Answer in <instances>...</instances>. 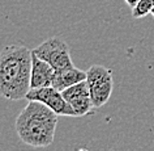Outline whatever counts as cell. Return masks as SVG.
Returning a JSON list of instances; mask_svg holds the SVG:
<instances>
[{
  "mask_svg": "<svg viewBox=\"0 0 154 151\" xmlns=\"http://www.w3.org/2000/svg\"><path fill=\"white\" fill-rule=\"evenodd\" d=\"M32 50L9 45L0 51V96L18 101L32 90Z\"/></svg>",
  "mask_w": 154,
  "mask_h": 151,
  "instance_id": "cell-1",
  "label": "cell"
},
{
  "mask_svg": "<svg viewBox=\"0 0 154 151\" xmlns=\"http://www.w3.org/2000/svg\"><path fill=\"white\" fill-rule=\"evenodd\" d=\"M57 114L41 101L29 100L26 107L17 116L14 127L17 135L25 145L43 149L55 138Z\"/></svg>",
  "mask_w": 154,
  "mask_h": 151,
  "instance_id": "cell-2",
  "label": "cell"
},
{
  "mask_svg": "<svg viewBox=\"0 0 154 151\" xmlns=\"http://www.w3.org/2000/svg\"><path fill=\"white\" fill-rule=\"evenodd\" d=\"M86 82L89 86L93 108L103 107L112 94V71L105 66L94 64L86 71Z\"/></svg>",
  "mask_w": 154,
  "mask_h": 151,
  "instance_id": "cell-3",
  "label": "cell"
},
{
  "mask_svg": "<svg viewBox=\"0 0 154 151\" xmlns=\"http://www.w3.org/2000/svg\"><path fill=\"white\" fill-rule=\"evenodd\" d=\"M33 53L41 59L51 64L55 71L73 67V62L67 42L59 37H50L45 40L39 46H37L33 50Z\"/></svg>",
  "mask_w": 154,
  "mask_h": 151,
  "instance_id": "cell-4",
  "label": "cell"
},
{
  "mask_svg": "<svg viewBox=\"0 0 154 151\" xmlns=\"http://www.w3.org/2000/svg\"><path fill=\"white\" fill-rule=\"evenodd\" d=\"M26 100L32 101H41L47 105L50 109L54 110L57 116H68V117H77L76 112L73 110L67 100L64 99L63 94L57 91L52 86L42 87V88H33L28 92Z\"/></svg>",
  "mask_w": 154,
  "mask_h": 151,
  "instance_id": "cell-5",
  "label": "cell"
},
{
  "mask_svg": "<svg viewBox=\"0 0 154 151\" xmlns=\"http://www.w3.org/2000/svg\"><path fill=\"white\" fill-rule=\"evenodd\" d=\"M61 94H63L64 99L71 104L73 110L76 112L77 117H82V116L88 114L91 110V108H93L89 86H88L86 80L67 88Z\"/></svg>",
  "mask_w": 154,
  "mask_h": 151,
  "instance_id": "cell-6",
  "label": "cell"
},
{
  "mask_svg": "<svg viewBox=\"0 0 154 151\" xmlns=\"http://www.w3.org/2000/svg\"><path fill=\"white\" fill-rule=\"evenodd\" d=\"M54 76H55V70L52 66L41 59L32 50V79H30L32 90L52 86Z\"/></svg>",
  "mask_w": 154,
  "mask_h": 151,
  "instance_id": "cell-7",
  "label": "cell"
},
{
  "mask_svg": "<svg viewBox=\"0 0 154 151\" xmlns=\"http://www.w3.org/2000/svg\"><path fill=\"white\" fill-rule=\"evenodd\" d=\"M86 80V71L77 68V67H68L60 71H55V76L52 80V87L57 91L63 92L67 88L75 86V84Z\"/></svg>",
  "mask_w": 154,
  "mask_h": 151,
  "instance_id": "cell-8",
  "label": "cell"
},
{
  "mask_svg": "<svg viewBox=\"0 0 154 151\" xmlns=\"http://www.w3.org/2000/svg\"><path fill=\"white\" fill-rule=\"evenodd\" d=\"M154 7V0H140L137 5L132 9L133 18H142L152 13V9Z\"/></svg>",
  "mask_w": 154,
  "mask_h": 151,
  "instance_id": "cell-9",
  "label": "cell"
},
{
  "mask_svg": "<svg viewBox=\"0 0 154 151\" xmlns=\"http://www.w3.org/2000/svg\"><path fill=\"white\" fill-rule=\"evenodd\" d=\"M124 2H125V4H127V5H128V7H129V8H131V9H133V8H134V7H136V5H137V3H138V2H140V0H124Z\"/></svg>",
  "mask_w": 154,
  "mask_h": 151,
  "instance_id": "cell-10",
  "label": "cell"
},
{
  "mask_svg": "<svg viewBox=\"0 0 154 151\" xmlns=\"http://www.w3.org/2000/svg\"><path fill=\"white\" fill-rule=\"evenodd\" d=\"M152 15H153V16H154V7H153V9H152Z\"/></svg>",
  "mask_w": 154,
  "mask_h": 151,
  "instance_id": "cell-11",
  "label": "cell"
}]
</instances>
